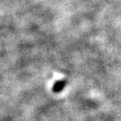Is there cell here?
I'll list each match as a JSON object with an SVG mask.
<instances>
[{
    "mask_svg": "<svg viewBox=\"0 0 121 121\" xmlns=\"http://www.w3.org/2000/svg\"><path fill=\"white\" fill-rule=\"evenodd\" d=\"M66 83H67V82H66V79H62V80H58V81L56 82L53 85L52 87V91L53 93H60L61 91L64 89L65 86L66 85Z\"/></svg>",
    "mask_w": 121,
    "mask_h": 121,
    "instance_id": "1",
    "label": "cell"
}]
</instances>
